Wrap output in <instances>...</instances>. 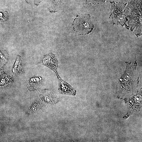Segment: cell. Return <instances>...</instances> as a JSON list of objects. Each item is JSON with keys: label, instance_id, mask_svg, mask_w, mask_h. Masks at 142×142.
<instances>
[{"label": "cell", "instance_id": "cell-1", "mask_svg": "<svg viewBox=\"0 0 142 142\" xmlns=\"http://www.w3.org/2000/svg\"><path fill=\"white\" fill-rule=\"evenodd\" d=\"M73 26L74 31L79 35L88 34L92 32L94 27L90 18L87 15L76 18Z\"/></svg>", "mask_w": 142, "mask_h": 142}, {"label": "cell", "instance_id": "cell-2", "mask_svg": "<svg viewBox=\"0 0 142 142\" xmlns=\"http://www.w3.org/2000/svg\"><path fill=\"white\" fill-rule=\"evenodd\" d=\"M40 63L47 66L54 71L57 75H58L57 71L58 66V61L54 54L50 53L44 56Z\"/></svg>", "mask_w": 142, "mask_h": 142}, {"label": "cell", "instance_id": "cell-3", "mask_svg": "<svg viewBox=\"0 0 142 142\" xmlns=\"http://www.w3.org/2000/svg\"><path fill=\"white\" fill-rule=\"evenodd\" d=\"M59 81V92L62 94L75 95L76 94L75 90L69 84L60 78L57 75Z\"/></svg>", "mask_w": 142, "mask_h": 142}, {"label": "cell", "instance_id": "cell-4", "mask_svg": "<svg viewBox=\"0 0 142 142\" xmlns=\"http://www.w3.org/2000/svg\"><path fill=\"white\" fill-rule=\"evenodd\" d=\"M24 67L22 59L18 56L12 69L13 72L15 75L20 74L24 71Z\"/></svg>", "mask_w": 142, "mask_h": 142}, {"label": "cell", "instance_id": "cell-5", "mask_svg": "<svg viewBox=\"0 0 142 142\" xmlns=\"http://www.w3.org/2000/svg\"><path fill=\"white\" fill-rule=\"evenodd\" d=\"M42 82V79L40 77H34L31 78L28 80L29 85H33L34 87H37Z\"/></svg>", "mask_w": 142, "mask_h": 142}, {"label": "cell", "instance_id": "cell-6", "mask_svg": "<svg viewBox=\"0 0 142 142\" xmlns=\"http://www.w3.org/2000/svg\"><path fill=\"white\" fill-rule=\"evenodd\" d=\"M8 15L7 12L0 9V21H4L8 19Z\"/></svg>", "mask_w": 142, "mask_h": 142}, {"label": "cell", "instance_id": "cell-7", "mask_svg": "<svg viewBox=\"0 0 142 142\" xmlns=\"http://www.w3.org/2000/svg\"><path fill=\"white\" fill-rule=\"evenodd\" d=\"M27 2L29 3L38 4L42 0H25Z\"/></svg>", "mask_w": 142, "mask_h": 142}, {"label": "cell", "instance_id": "cell-8", "mask_svg": "<svg viewBox=\"0 0 142 142\" xmlns=\"http://www.w3.org/2000/svg\"><path fill=\"white\" fill-rule=\"evenodd\" d=\"M96 0V1H98H98H102V0Z\"/></svg>", "mask_w": 142, "mask_h": 142}]
</instances>
